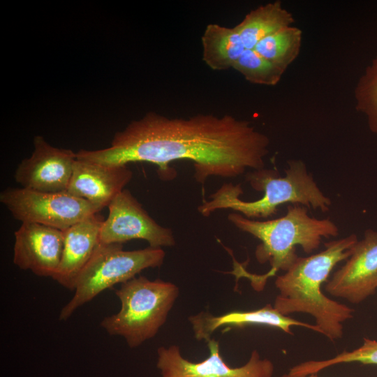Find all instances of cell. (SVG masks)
<instances>
[{
    "instance_id": "cell-12",
    "label": "cell",
    "mask_w": 377,
    "mask_h": 377,
    "mask_svg": "<svg viewBox=\"0 0 377 377\" xmlns=\"http://www.w3.org/2000/svg\"><path fill=\"white\" fill-rule=\"evenodd\" d=\"M13 262L20 269L54 277L62 258L64 231L34 223H22L15 232Z\"/></svg>"
},
{
    "instance_id": "cell-20",
    "label": "cell",
    "mask_w": 377,
    "mask_h": 377,
    "mask_svg": "<svg viewBox=\"0 0 377 377\" xmlns=\"http://www.w3.org/2000/svg\"><path fill=\"white\" fill-rule=\"evenodd\" d=\"M232 68L248 82L265 86L276 85L286 72L261 57L253 49H245Z\"/></svg>"
},
{
    "instance_id": "cell-19",
    "label": "cell",
    "mask_w": 377,
    "mask_h": 377,
    "mask_svg": "<svg viewBox=\"0 0 377 377\" xmlns=\"http://www.w3.org/2000/svg\"><path fill=\"white\" fill-rule=\"evenodd\" d=\"M359 362L364 364H377V341L364 339L359 348L344 350L334 357L325 360H311L300 363L289 370L293 376H305L318 373L333 365L342 363Z\"/></svg>"
},
{
    "instance_id": "cell-2",
    "label": "cell",
    "mask_w": 377,
    "mask_h": 377,
    "mask_svg": "<svg viewBox=\"0 0 377 377\" xmlns=\"http://www.w3.org/2000/svg\"><path fill=\"white\" fill-rule=\"evenodd\" d=\"M357 241L352 234L325 242V249L317 253L298 257L276 276L274 284L279 293L273 306L285 316L308 313L314 318L320 334L332 341L341 338L343 323L353 318V309L325 295L321 286L335 266L350 256Z\"/></svg>"
},
{
    "instance_id": "cell-9",
    "label": "cell",
    "mask_w": 377,
    "mask_h": 377,
    "mask_svg": "<svg viewBox=\"0 0 377 377\" xmlns=\"http://www.w3.org/2000/svg\"><path fill=\"white\" fill-rule=\"evenodd\" d=\"M209 356L200 362H191L181 354L179 347L170 345L157 350V368L161 377H272L274 367L268 359H261L253 350L248 362L239 367L226 363L219 352L217 341L207 342Z\"/></svg>"
},
{
    "instance_id": "cell-6",
    "label": "cell",
    "mask_w": 377,
    "mask_h": 377,
    "mask_svg": "<svg viewBox=\"0 0 377 377\" xmlns=\"http://www.w3.org/2000/svg\"><path fill=\"white\" fill-rule=\"evenodd\" d=\"M165 257L162 248L149 246L125 251L122 244L100 242L77 279L73 296L62 307L59 320H66L78 308L104 290L132 279L142 270L161 267Z\"/></svg>"
},
{
    "instance_id": "cell-14",
    "label": "cell",
    "mask_w": 377,
    "mask_h": 377,
    "mask_svg": "<svg viewBox=\"0 0 377 377\" xmlns=\"http://www.w3.org/2000/svg\"><path fill=\"white\" fill-rule=\"evenodd\" d=\"M195 338L198 341L208 342L212 334L224 326L244 327L249 325H266L275 327L293 334L292 327H304L319 333L315 325H311L285 316L273 305L268 304L252 311H233L214 316L209 311H201L188 318Z\"/></svg>"
},
{
    "instance_id": "cell-11",
    "label": "cell",
    "mask_w": 377,
    "mask_h": 377,
    "mask_svg": "<svg viewBox=\"0 0 377 377\" xmlns=\"http://www.w3.org/2000/svg\"><path fill=\"white\" fill-rule=\"evenodd\" d=\"M325 290L335 297L359 304L377 289V231L368 229L353 247L350 256L326 282Z\"/></svg>"
},
{
    "instance_id": "cell-7",
    "label": "cell",
    "mask_w": 377,
    "mask_h": 377,
    "mask_svg": "<svg viewBox=\"0 0 377 377\" xmlns=\"http://www.w3.org/2000/svg\"><path fill=\"white\" fill-rule=\"evenodd\" d=\"M0 202L22 223H38L63 231L101 211L67 191L45 193L22 187L6 188L0 193Z\"/></svg>"
},
{
    "instance_id": "cell-10",
    "label": "cell",
    "mask_w": 377,
    "mask_h": 377,
    "mask_svg": "<svg viewBox=\"0 0 377 377\" xmlns=\"http://www.w3.org/2000/svg\"><path fill=\"white\" fill-rule=\"evenodd\" d=\"M34 147L31 156L17 165L15 182L22 188L40 192L66 191L77 161L76 153L54 147L40 135L34 137Z\"/></svg>"
},
{
    "instance_id": "cell-18",
    "label": "cell",
    "mask_w": 377,
    "mask_h": 377,
    "mask_svg": "<svg viewBox=\"0 0 377 377\" xmlns=\"http://www.w3.org/2000/svg\"><path fill=\"white\" fill-rule=\"evenodd\" d=\"M302 42V31L293 25L264 38L253 50L286 71L300 54Z\"/></svg>"
},
{
    "instance_id": "cell-17",
    "label": "cell",
    "mask_w": 377,
    "mask_h": 377,
    "mask_svg": "<svg viewBox=\"0 0 377 377\" xmlns=\"http://www.w3.org/2000/svg\"><path fill=\"white\" fill-rule=\"evenodd\" d=\"M294 23L292 13L277 0L251 10L235 27L245 48L253 49L264 38Z\"/></svg>"
},
{
    "instance_id": "cell-8",
    "label": "cell",
    "mask_w": 377,
    "mask_h": 377,
    "mask_svg": "<svg viewBox=\"0 0 377 377\" xmlns=\"http://www.w3.org/2000/svg\"><path fill=\"white\" fill-rule=\"evenodd\" d=\"M108 207V216L100 232L101 243L123 244L143 239L154 248L175 244L172 230L157 223L128 189L119 193Z\"/></svg>"
},
{
    "instance_id": "cell-1",
    "label": "cell",
    "mask_w": 377,
    "mask_h": 377,
    "mask_svg": "<svg viewBox=\"0 0 377 377\" xmlns=\"http://www.w3.org/2000/svg\"><path fill=\"white\" fill-rule=\"evenodd\" d=\"M269 146V138L250 121L230 114L169 118L151 112L117 132L109 147L76 154L79 160L105 165L151 163L164 181L177 175L171 162L191 161L194 178L205 184L211 176L234 178L247 169L264 168Z\"/></svg>"
},
{
    "instance_id": "cell-21",
    "label": "cell",
    "mask_w": 377,
    "mask_h": 377,
    "mask_svg": "<svg viewBox=\"0 0 377 377\" xmlns=\"http://www.w3.org/2000/svg\"><path fill=\"white\" fill-rule=\"evenodd\" d=\"M354 97L355 109L365 116L370 131L377 135V52L359 78Z\"/></svg>"
},
{
    "instance_id": "cell-3",
    "label": "cell",
    "mask_w": 377,
    "mask_h": 377,
    "mask_svg": "<svg viewBox=\"0 0 377 377\" xmlns=\"http://www.w3.org/2000/svg\"><path fill=\"white\" fill-rule=\"evenodd\" d=\"M285 176L277 170L262 168L246 174V180L256 191L263 192L262 198L253 201L242 200L241 184H223L211 194L210 200H203L198 210L209 216L219 209H230L248 219H267L274 215L283 204L300 205L323 212L332 205L330 198L318 187L306 165L301 160L288 161Z\"/></svg>"
},
{
    "instance_id": "cell-16",
    "label": "cell",
    "mask_w": 377,
    "mask_h": 377,
    "mask_svg": "<svg viewBox=\"0 0 377 377\" xmlns=\"http://www.w3.org/2000/svg\"><path fill=\"white\" fill-rule=\"evenodd\" d=\"M202 56L205 64L214 71H226L245 50V46L236 28L219 24H209L201 36Z\"/></svg>"
},
{
    "instance_id": "cell-4",
    "label": "cell",
    "mask_w": 377,
    "mask_h": 377,
    "mask_svg": "<svg viewBox=\"0 0 377 377\" xmlns=\"http://www.w3.org/2000/svg\"><path fill=\"white\" fill-rule=\"evenodd\" d=\"M228 219L260 241L255 251L256 258L260 264L268 262L270 265V269L262 276L246 274L256 290L277 272H286L291 267L299 257L297 246L310 254L319 248L323 238L339 235V228L332 220L310 216L306 207L300 205H288L286 214L275 219L253 220L235 212L229 214Z\"/></svg>"
},
{
    "instance_id": "cell-22",
    "label": "cell",
    "mask_w": 377,
    "mask_h": 377,
    "mask_svg": "<svg viewBox=\"0 0 377 377\" xmlns=\"http://www.w3.org/2000/svg\"><path fill=\"white\" fill-rule=\"evenodd\" d=\"M279 377H318V373L311 374L305 376H293L290 374H284Z\"/></svg>"
},
{
    "instance_id": "cell-13",
    "label": "cell",
    "mask_w": 377,
    "mask_h": 377,
    "mask_svg": "<svg viewBox=\"0 0 377 377\" xmlns=\"http://www.w3.org/2000/svg\"><path fill=\"white\" fill-rule=\"evenodd\" d=\"M133 177L126 165H105L77 158L67 192L101 210L108 207Z\"/></svg>"
},
{
    "instance_id": "cell-5",
    "label": "cell",
    "mask_w": 377,
    "mask_h": 377,
    "mask_svg": "<svg viewBox=\"0 0 377 377\" xmlns=\"http://www.w3.org/2000/svg\"><path fill=\"white\" fill-rule=\"evenodd\" d=\"M179 293L173 283L135 276L115 291L120 309L103 318L101 326L108 334L123 337L130 348L138 347L165 323Z\"/></svg>"
},
{
    "instance_id": "cell-15",
    "label": "cell",
    "mask_w": 377,
    "mask_h": 377,
    "mask_svg": "<svg viewBox=\"0 0 377 377\" xmlns=\"http://www.w3.org/2000/svg\"><path fill=\"white\" fill-rule=\"evenodd\" d=\"M103 221L96 214L64 230L62 258L52 278L63 287L74 290L79 276L101 242L100 232Z\"/></svg>"
}]
</instances>
